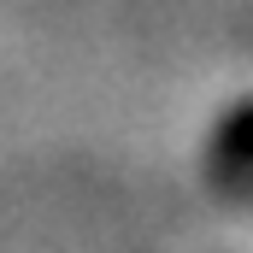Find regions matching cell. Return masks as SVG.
<instances>
[{
	"label": "cell",
	"mask_w": 253,
	"mask_h": 253,
	"mask_svg": "<svg viewBox=\"0 0 253 253\" xmlns=\"http://www.w3.org/2000/svg\"><path fill=\"white\" fill-rule=\"evenodd\" d=\"M248 165H253V106L236 100V106L224 112V124H218L212 171H218V183H224L230 194H242V189H248Z\"/></svg>",
	"instance_id": "1"
}]
</instances>
